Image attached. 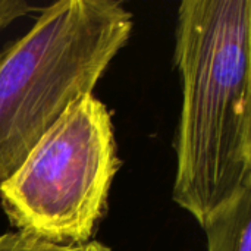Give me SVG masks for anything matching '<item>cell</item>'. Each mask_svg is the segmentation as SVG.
<instances>
[{"label":"cell","mask_w":251,"mask_h":251,"mask_svg":"<svg viewBox=\"0 0 251 251\" xmlns=\"http://www.w3.org/2000/svg\"><path fill=\"white\" fill-rule=\"evenodd\" d=\"M251 1L185 0L175 65L182 107L172 199L201 225L251 187Z\"/></svg>","instance_id":"1"},{"label":"cell","mask_w":251,"mask_h":251,"mask_svg":"<svg viewBox=\"0 0 251 251\" xmlns=\"http://www.w3.org/2000/svg\"><path fill=\"white\" fill-rule=\"evenodd\" d=\"M132 15L119 1L60 0L0 51V182L125 46Z\"/></svg>","instance_id":"2"},{"label":"cell","mask_w":251,"mask_h":251,"mask_svg":"<svg viewBox=\"0 0 251 251\" xmlns=\"http://www.w3.org/2000/svg\"><path fill=\"white\" fill-rule=\"evenodd\" d=\"M119 166L109 110L93 94L82 96L0 182L4 213L19 232L84 246Z\"/></svg>","instance_id":"3"},{"label":"cell","mask_w":251,"mask_h":251,"mask_svg":"<svg viewBox=\"0 0 251 251\" xmlns=\"http://www.w3.org/2000/svg\"><path fill=\"white\" fill-rule=\"evenodd\" d=\"M201 228L207 251H251V187L212 213Z\"/></svg>","instance_id":"4"},{"label":"cell","mask_w":251,"mask_h":251,"mask_svg":"<svg viewBox=\"0 0 251 251\" xmlns=\"http://www.w3.org/2000/svg\"><path fill=\"white\" fill-rule=\"evenodd\" d=\"M84 246H63L19 231L0 235V251H82Z\"/></svg>","instance_id":"5"},{"label":"cell","mask_w":251,"mask_h":251,"mask_svg":"<svg viewBox=\"0 0 251 251\" xmlns=\"http://www.w3.org/2000/svg\"><path fill=\"white\" fill-rule=\"evenodd\" d=\"M31 6L22 0H0V29L7 26L12 21L26 15Z\"/></svg>","instance_id":"6"},{"label":"cell","mask_w":251,"mask_h":251,"mask_svg":"<svg viewBox=\"0 0 251 251\" xmlns=\"http://www.w3.org/2000/svg\"><path fill=\"white\" fill-rule=\"evenodd\" d=\"M82 251H110L104 244L99 243V241H90L87 244H84Z\"/></svg>","instance_id":"7"}]
</instances>
